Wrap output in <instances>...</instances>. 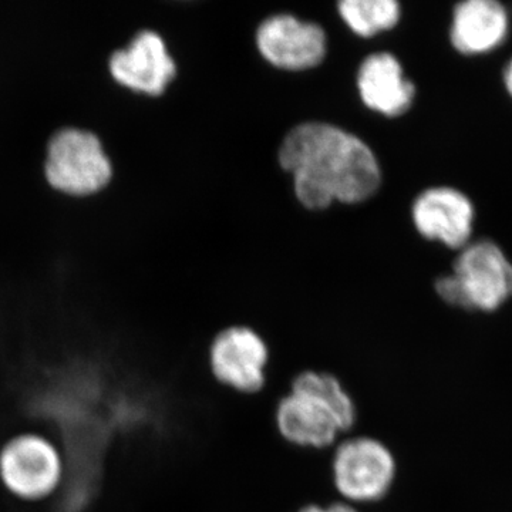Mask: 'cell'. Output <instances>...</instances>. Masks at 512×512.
I'll list each match as a JSON object with an SVG mask.
<instances>
[{
	"label": "cell",
	"mask_w": 512,
	"mask_h": 512,
	"mask_svg": "<svg viewBox=\"0 0 512 512\" xmlns=\"http://www.w3.org/2000/svg\"><path fill=\"white\" fill-rule=\"evenodd\" d=\"M329 471L336 498L365 510L392 495L400 466L393 448L379 437L349 433L329 451Z\"/></svg>",
	"instance_id": "cell-2"
},
{
	"label": "cell",
	"mask_w": 512,
	"mask_h": 512,
	"mask_svg": "<svg viewBox=\"0 0 512 512\" xmlns=\"http://www.w3.org/2000/svg\"><path fill=\"white\" fill-rule=\"evenodd\" d=\"M295 512H363V510L355 505L345 503V501L333 500L328 504H306Z\"/></svg>",
	"instance_id": "cell-15"
},
{
	"label": "cell",
	"mask_w": 512,
	"mask_h": 512,
	"mask_svg": "<svg viewBox=\"0 0 512 512\" xmlns=\"http://www.w3.org/2000/svg\"><path fill=\"white\" fill-rule=\"evenodd\" d=\"M256 46L279 69L306 70L325 59L328 42L316 23L292 15H275L259 25Z\"/></svg>",
	"instance_id": "cell-8"
},
{
	"label": "cell",
	"mask_w": 512,
	"mask_h": 512,
	"mask_svg": "<svg viewBox=\"0 0 512 512\" xmlns=\"http://www.w3.org/2000/svg\"><path fill=\"white\" fill-rule=\"evenodd\" d=\"M62 461L52 443L35 434L10 440L0 451V480L23 500H40L56 490Z\"/></svg>",
	"instance_id": "cell-6"
},
{
	"label": "cell",
	"mask_w": 512,
	"mask_h": 512,
	"mask_svg": "<svg viewBox=\"0 0 512 512\" xmlns=\"http://www.w3.org/2000/svg\"><path fill=\"white\" fill-rule=\"evenodd\" d=\"M413 221L424 238L461 248L473 232L474 208L466 195L439 187L421 192L413 204Z\"/></svg>",
	"instance_id": "cell-10"
},
{
	"label": "cell",
	"mask_w": 512,
	"mask_h": 512,
	"mask_svg": "<svg viewBox=\"0 0 512 512\" xmlns=\"http://www.w3.org/2000/svg\"><path fill=\"white\" fill-rule=\"evenodd\" d=\"M504 82L505 87H507L508 93H510L512 96V60L510 63H508V66L505 67Z\"/></svg>",
	"instance_id": "cell-16"
},
{
	"label": "cell",
	"mask_w": 512,
	"mask_h": 512,
	"mask_svg": "<svg viewBox=\"0 0 512 512\" xmlns=\"http://www.w3.org/2000/svg\"><path fill=\"white\" fill-rule=\"evenodd\" d=\"M508 13L494 0H470L454 9L451 42L463 55H483L504 42Z\"/></svg>",
	"instance_id": "cell-12"
},
{
	"label": "cell",
	"mask_w": 512,
	"mask_h": 512,
	"mask_svg": "<svg viewBox=\"0 0 512 512\" xmlns=\"http://www.w3.org/2000/svg\"><path fill=\"white\" fill-rule=\"evenodd\" d=\"M274 427L289 447L311 453H329L343 436L338 419L328 406L309 394L288 390L274 409Z\"/></svg>",
	"instance_id": "cell-7"
},
{
	"label": "cell",
	"mask_w": 512,
	"mask_h": 512,
	"mask_svg": "<svg viewBox=\"0 0 512 512\" xmlns=\"http://www.w3.org/2000/svg\"><path fill=\"white\" fill-rule=\"evenodd\" d=\"M207 370L221 389L242 397H254L268 386L272 350L254 326L231 323L208 343Z\"/></svg>",
	"instance_id": "cell-4"
},
{
	"label": "cell",
	"mask_w": 512,
	"mask_h": 512,
	"mask_svg": "<svg viewBox=\"0 0 512 512\" xmlns=\"http://www.w3.org/2000/svg\"><path fill=\"white\" fill-rule=\"evenodd\" d=\"M357 89L370 110L387 117L402 116L416 96L402 64L390 53H375L363 60L357 73Z\"/></svg>",
	"instance_id": "cell-11"
},
{
	"label": "cell",
	"mask_w": 512,
	"mask_h": 512,
	"mask_svg": "<svg viewBox=\"0 0 512 512\" xmlns=\"http://www.w3.org/2000/svg\"><path fill=\"white\" fill-rule=\"evenodd\" d=\"M436 292L456 308L495 311L512 296L511 262L494 242H476L458 256L453 274L437 279Z\"/></svg>",
	"instance_id": "cell-3"
},
{
	"label": "cell",
	"mask_w": 512,
	"mask_h": 512,
	"mask_svg": "<svg viewBox=\"0 0 512 512\" xmlns=\"http://www.w3.org/2000/svg\"><path fill=\"white\" fill-rule=\"evenodd\" d=\"M279 163L292 175L298 200L311 210L366 201L382 183L379 161L365 141L332 124L292 128L279 148Z\"/></svg>",
	"instance_id": "cell-1"
},
{
	"label": "cell",
	"mask_w": 512,
	"mask_h": 512,
	"mask_svg": "<svg viewBox=\"0 0 512 512\" xmlns=\"http://www.w3.org/2000/svg\"><path fill=\"white\" fill-rule=\"evenodd\" d=\"M339 13L356 35L370 37L397 25L400 5L396 0H343Z\"/></svg>",
	"instance_id": "cell-14"
},
{
	"label": "cell",
	"mask_w": 512,
	"mask_h": 512,
	"mask_svg": "<svg viewBox=\"0 0 512 512\" xmlns=\"http://www.w3.org/2000/svg\"><path fill=\"white\" fill-rule=\"evenodd\" d=\"M109 69L121 86L148 96L164 93L177 72L163 37L151 30L138 33L126 49L114 53Z\"/></svg>",
	"instance_id": "cell-9"
},
{
	"label": "cell",
	"mask_w": 512,
	"mask_h": 512,
	"mask_svg": "<svg viewBox=\"0 0 512 512\" xmlns=\"http://www.w3.org/2000/svg\"><path fill=\"white\" fill-rule=\"evenodd\" d=\"M47 181L70 195H90L110 183V158L93 133L64 128L49 141L45 165Z\"/></svg>",
	"instance_id": "cell-5"
},
{
	"label": "cell",
	"mask_w": 512,
	"mask_h": 512,
	"mask_svg": "<svg viewBox=\"0 0 512 512\" xmlns=\"http://www.w3.org/2000/svg\"><path fill=\"white\" fill-rule=\"evenodd\" d=\"M289 390L309 394L328 406L345 436L355 431L359 419L355 397L335 373L319 369L302 370L291 380Z\"/></svg>",
	"instance_id": "cell-13"
}]
</instances>
